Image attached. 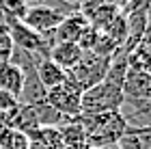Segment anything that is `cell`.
Here are the masks:
<instances>
[{
    "label": "cell",
    "mask_w": 151,
    "mask_h": 149,
    "mask_svg": "<svg viewBox=\"0 0 151 149\" xmlns=\"http://www.w3.org/2000/svg\"><path fill=\"white\" fill-rule=\"evenodd\" d=\"M13 48H15V45H13V41H11L9 28L0 22V60H9Z\"/></svg>",
    "instance_id": "cell-15"
},
{
    "label": "cell",
    "mask_w": 151,
    "mask_h": 149,
    "mask_svg": "<svg viewBox=\"0 0 151 149\" xmlns=\"http://www.w3.org/2000/svg\"><path fill=\"white\" fill-rule=\"evenodd\" d=\"M108 65H110V56H101V54H95V52H84L82 58L78 60V65L67 71V78L71 82H76L78 89L84 93L86 89L99 84L106 78Z\"/></svg>",
    "instance_id": "cell-2"
},
{
    "label": "cell",
    "mask_w": 151,
    "mask_h": 149,
    "mask_svg": "<svg viewBox=\"0 0 151 149\" xmlns=\"http://www.w3.org/2000/svg\"><path fill=\"white\" fill-rule=\"evenodd\" d=\"M28 106H30L32 114H35V119H37L39 127H58V125H60V121H65L63 114H60L58 110H54V108L47 104L45 99L35 101V104H28Z\"/></svg>",
    "instance_id": "cell-11"
},
{
    "label": "cell",
    "mask_w": 151,
    "mask_h": 149,
    "mask_svg": "<svg viewBox=\"0 0 151 149\" xmlns=\"http://www.w3.org/2000/svg\"><path fill=\"white\" fill-rule=\"evenodd\" d=\"M101 32L104 35H108L112 39V41L119 45V48H123V43H125V39H127V24H125V15H116L108 22L104 28H101Z\"/></svg>",
    "instance_id": "cell-13"
},
{
    "label": "cell",
    "mask_w": 151,
    "mask_h": 149,
    "mask_svg": "<svg viewBox=\"0 0 151 149\" xmlns=\"http://www.w3.org/2000/svg\"><path fill=\"white\" fill-rule=\"evenodd\" d=\"M9 149H30V140H28V136H26L24 132L13 130V136H11Z\"/></svg>",
    "instance_id": "cell-16"
},
{
    "label": "cell",
    "mask_w": 151,
    "mask_h": 149,
    "mask_svg": "<svg viewBox=\"0 0 151 149\" xmlns=\"http://www.w3.org/2000/svg\"><path fill=\"white\" fill-rule=\"evenodd\" d=\"M80 97H82V91L69 78H65L63 84L47 89L45 93V101L54 110H58L65 119H76L80 114Z\"/></svg>",
    "instance_id": "cell-3"
},
{
    "label": "cell",
    "mask_w": 151,
    "mask_h": 149,
    "mask_svg": "<svg viewBox=\"0 0 151 149\" xmlns=\"http://www.w3.org/2000/svg\"><path fill=\"white\" fill-rule=\"evenodd\" d=\"M97 37H99V30L95 26H88V28L82 32V37L78 39V45L82 52H93L95 43H97Z\"/></svg>",
    "instance_id": "cell-14"
},
{
    "label": "cell",
    "mask_w": 151,
    "mask_h": 149,
    "mask_svg": "<svg viewBox=\"0 0 151 149\" xmlns=\"http://www.w3.org/2000/svg\"><path fill=\"white\" fill-rule=\"evenodd\" d=\"M151 147V130H136V127H127L125 134L119 138L116 149H149Z\"/></svg>",
    "instance_id": "cell-12"
},
{
    "label": "cell",
    "mask_w": 151,
    "mask_h": 149,
    "mask_svg": "<svg viewBox=\"0 0 151 149\" xmlns=\"http://www.w3.org/2000/svg\"><path fill=\"white\" fill-rule=\"evenodd\" d=\"M123 104V89L101 80L91 86L80 97V114H99V112H119Z\"/></svg>",
    "instance_id": "cell-1"
},
{
    "label": "cell",
    "mask_w": 151,
    "mask_h": 149,
    "mask_svg": "<svg viewBox=\"0 0 151 149\" xmlns=\"http://www.w3.org/2000/svg\"><path fill=\"white\" fill-rule=\"evenodd\" d=\"M22 86H24L22 71L13 63H9V60H2V63H0V89L6 91L9 95H13L15 99H19Z\"/></svg>",
    "instance_id": "cell-10"
},
{
    "label": "cell",
    "mask_w": 151,
    "mask_h": 149,
    "mask_svg": "<svg viewBox=\"0 0 151 149\" xmlns=\"http://www.w3.org/2000/svg\"><path fill=\"white\" fill-rule=\"evenodd\" d=\"M123 99H151L149 71L127 69L125 80H123Z\"/></svg>",
    "instance_id": "cell-7"
},
{
    "label": "cell",
    "mask_w": 151,
    "mask_h": 149,
    "mask_svg": "<svg viewBox=\"0 0 151 149\" xmlns=\"http://www.w3.org/2000/svg\"><path fill=\"white\" fill-rule=\"evenodd\" d=\"M37 76H39L41 86L47 91V89H54V86L63 84L67 78V71L60 69L50 58H37Z\"/></svg>",
    "instance_id": "cell-9"
},
{
    "label": "cell",
    "mask_w": 151,
    "mask_h": 149,
    "mask_svg": "<svg viewBox=\"0 0 151 149\" xmlns=\"http://www.w3.org/2000/svg\"><path fill=\"white\" fill-rule=\"evenodd\" d=\"M6 28H9L11 41H13L15 48L35 54L37 58H47V54H50V45H47V41L39 35V32L28 28L24 22H11V24H6Z\"/></svg>",
    "instance_id": "cell-4"
},
{
    "label": "cell",
    "mask_w": 151,
    "mask_h": 149,
    "mask_svg": "<svg viewBox=\"0 0 151 149\" xmlns=\"http://www.w3.org/2000/svg\"><path fill=\"white\" fill-rule=\"evenodd\" d=\"M65 15H60L58 11L50 9L47 4H37V6H28V13L24 17V24L32 28L39 35H45V32H52L58 26V22Z\"/></svg>",
    "instance_id": "cell-5"
},
{
    "label": "cell",
    "mask_w": 151,
    "mask_h": 149,
    "mask_svg": "<svg viewBox=\"0 0 151 149\" xmlns=\"http://www.w3.org/2000/svg\"><path fill=\"white\" fill-rule=\"evenodd\" d=\"M82 52L78 43H69V41H60V43H54L50 48V54H47V58L54 60L60 69L69 71L71 67L78 65V60L82 58Z\"/></svg>",
    "instance_id": "cell-8"
},
{
    "label": "cell",
    "mask_w": 151,
    "mask_h": 149,
    "mask_svg": "<svg viewBox=\"0 0 151 149\" xmlns=\"http://www.w3.org/2000/svg\"><path fill=\"white\" fill-rule=\"evenodd\" d=\"M26 2H28V6H37V4H43L45 0H26Z\"/></svg>",
    "instance_id": "cell-17"
},
{
    "label": "cell",
    "mask_w": 151,
    "mask_h": 149,
    "mask_svg": "<svg viewBox=\"0 0 151 149\" xmlns=\"http://www.w3.org/2000/svg\"><path fill=\"white\" fill-rule=\"evenodd\" d=\"M88 26H91L88 19L82 15L80 11L69 13V15H65L58 22V26L54 28V41H56V43H60V41L78 43V39L82 37V32H84Z\"/></svg>",
    "instance_id": "cell-6"
}]
</instances>
